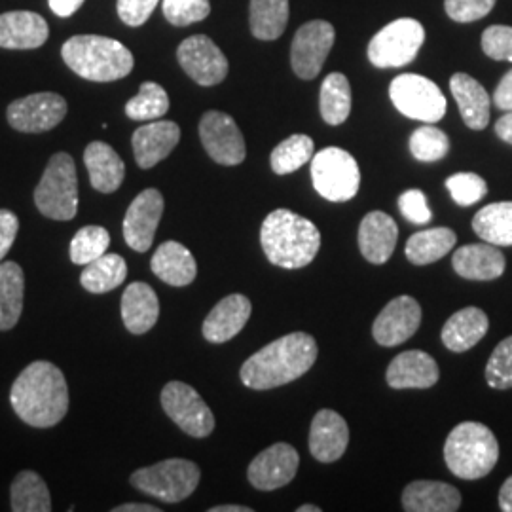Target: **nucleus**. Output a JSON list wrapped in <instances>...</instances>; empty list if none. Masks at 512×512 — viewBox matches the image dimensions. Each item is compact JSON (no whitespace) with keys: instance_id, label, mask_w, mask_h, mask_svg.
<instances>
[{"instance_id":"f257e3e1","label":"nucleus","mask_w":512,"mask_h":512,"mask_svg":"<svg viewBox=\"0 0 512 512\" xmlns=\"http://www.w3.org/2000/svg\"><path fill=\"white\" fill-rule=\"evenodd\" d=\"M10 403L19 420L31 427L48 429L69 412V385L57 366L48 361H35L16 378Z\"/></svg>"},{"instance_id":"f03ea898","label":"nucleus","mask_w":512,"mask_h":512,"mask_svg":"<svg viewBox=\"0 0 512 512\" xmlns=\"http://www.w3.org/2000/svg\"><path fill=\"white\" fill-rule=\"evenodd\" d=\"M317 353V342L311 334L293 332L281 336L243 363L241 382L256 391L291 384L315 365Z\"/></svg>"},{"instance_id":"7ed1b4c3","label":"nucleus","mask_w":512,"mask_h":512,"mask_svg":"<svg viewBox=\"0 0 512 512\" xmlns=\"http://www.w3.org/2000/svg\"><path fill=\"white\" fill-rule=\"evenodd\" d=\"M260 243L268 260L285 270H298L313 262L321 247L317 226L289 209H275L260 228Z\"/></svg>"},{"instance_id":"20e7f679","label":"nucleus","mask_w":512,"mask_h":512,"mask_svg":"<svg viewBox=\"0 0 512 512\" xmlns=\"http://www.w3.org/2000/svg\"><path fill=\"white\" fill-rule=\"evenodd\" d=\"M61 57L74 74L90 82L126 78L135 65L133 54L122 42L99 35L69 38L61 48Z\"/></svg>"},{"instance_id":"39448f33","label":"nucleus","mask_w":512,"mask_h":512,"mask_svg":"<svg viewBox=\"0 0 512 512\" xmlns=\"http://www.w3.org/2000/svg\"><path fill=\"white\" fill-rule=\"evenodd\" d=\"M499 444L490 427L478 421H463L452 429L444 444L448 469L463 480H478L494 471Z\"/></svg>"},{"instance_id":"423d86ee","label":"nucleus","mask_w":512,"mask_h":512,"mask_svg":"<svg viewBox=\"0 0 512 512\" xmlns=\"http://www.w3.org/2000/svg\"><path fill=\"white\" fill-rule=\"evenodd\" d=\"M37 209L48 219L73 220L78 213V179L73 156L57 152L35 188Z\"/></svg>"},{"instance_id":"0eeeda50","label":"nucleus","mask_w":512,"mask_h":512,"mask_svg":"<svg viewBox=\"0 0 512 512\" xmlns=\"http://www.w3.org/2000/svg\"><path fill=\"white\" fill-rule=\"evenodd\" d=\"M200 476V467L194 461L173 458L135 471L131 484L164 503H181L196 492Z\"/></svg>"},{"instance_id":"6e6552de","label":"nucleus","mask_w":512,"mask_h":512,"mask_svg":"<svg viewBox=\"0 0 512 512\" xmlns=\"http://www.w3.org/2000/svg\"><path fill=\"white\" fill-rule=\"evenodd\" d=\"M311 181L319 196L329 202H349L361 186L357 160L344 148H323L311 158Z\"/></svg>"},{"instance_id":"1a4fd4ad","label":"nucleus","mask_w":512,"mask_h":512,"mask_svg":"<svg viewBox=\"0 0 512 512\" xmlns=\"http://www.w3.org/2000/svg\"><path fill=\"white\" fill-rule=\"evenodd\" d=\"M425 40L418 19L401 18L385 25L368 44V59L378 69H397L412 63Z\"/></svg>"},{"instance_id":"9d476101","label":"nucleus","mask_w":512,"mask_h":512,"mask_svg":"<svg viewBox=\"0 0 512 512\" xmlns=\"http://www.w3.org/2000/svg\"><path fill=\"white\" fill-rule=\"evenodd\" d=\"M389 97L406 118L425 124L440 122L448 103L439 86L421 74H401L389 86Z\"/></svg>"},{"instance_id":"9b49d317","label":"nucleus","mask_w":512,"mask_h":512,"mask_svg":"<svg viewBox=\"0 0 512 512\" xmlns=\"http://www.w3.org/2000/svg\"><path fill=\"white\" fill-rule=\"evenodd\" d=\"M165 414L194 439H205L215 429V416L200 393L183 382H169L162 389Z\"/></svg>"},{"instance_id":"f8f14e48","label":"nucleus","mask_w":512,"mask_h":512,"mask_svg":"<svg viewBox=\"0 0 512 512\" xmlns=\"http://www.w3.org/2000/svg\"><path fill=\"white\" fill-rule=\"evenodd\" d=\"M67 109V101L59 93H33L10 103L6 116L8 124L16 131L44 133L63 122Z\"/></svg>"},{"instance_id":"ddd939ff","label":"nucleus","mask_w":512,"mask_h":512,"mask_svg":"<svg viewBox=\"0 0 512 512\" xmlns=\"http://www.w3.org/2000/svg\"><path fill=\"white\" fill-rule=\"evenodd\" d=\"M334 38V27L323 19L310 21L296 31L291 50V63L298 78L313 80L321 73L334 46Z\"/></svg>"},{"instance_id":"4468645a","label":"nucleus","mask_w":512,"mask_h":512,"mask_svg":"<svg viewBox=\"0 0 512 512\" xmlns=\"http://www.w3.org/2000/svg\"><path fill=\"white\" fill-rule=\"evenodd\" d=\"M200 139L213 162L220 165H239L247 156L245 139L236 120L219 110L205 112L200 120Z\"/></svg>"},{"instance_id":"2eb2a0df","label":"nucleus","mask_w":512,"mask_h":512,"mask_svg":"<svg viewBox=\"0 0 512 512\" xmlns=\"http://www.w3.org/2000/svg\"><path fill=\"white\" fill-rule=\"evenodd\" d=\"M177 59L196 84L217 86L228 76V59L219 46L205 35H194L181 42Z\"/></svg>"},{"instance_id":"dca6fc26","label":"nucleus","mask_w":512,"mask_h":512,"mask_svg":"<svg viewBox=\"0 0 512 512\" xmlns=\"http://www.w3.org/2000/svg\"><path fill=\"white\" fill-rule=\"evenodd\" d=\"M164 215V196L156 188L143 190L128 207L124 219V239L133 251L147 253L154 243L158 224Z\"/></svg>"},{"instance_id":"f3484780","label":"nucleus","mask_w":512,"mask_h":512,"mask_svg":"<svg viewBox=\"0 0 512 512\" xmlns=\"http://www.w3.org/2000/svg\"><path fill=\"white\" fill-rule=\"evenodd\" d=\"M300 465L298 452L287 442H275L260 452L247 469V478L256 490L272 492L291 484Z\"/></svg>"},{"instance_id":"a211bd4d","label":"nucleus","mask_w":512,"mask_h":512,"mask_svg":"<svg viewBox=\"0 0 512 512\" xmlns=\"http://www.w3.org/2000/svg\"><path fill=\"white\" fill-rule=\"evenodd\" d=\"M421 306L412 296L391 300L372 325L374 340L384 348L401 346L420 329Z\"/></svg>"},{"instance_id":"6ab92c4d","label":"nucleus","mask_w":512,"mask_h":512,"mask_svg":"<svg viewBox=\"0 0 512 512\" xmlns=\"http://www.w3.org/2000/svg\"><path fill=\"white\" fill-rule=\"evenodd\" d=\"M181 141V128L171 122H150L147 126L135 129L131 137L135 162L141 169H150L165 160Z\"/></svg>"},{"instance_id":"aec40b11","label":"nucleus","mask_w":512,"mask_h":512,"mask_svg":"<svg viewBox=\"0 0 512 512\" xmlns=\"http://www.w3.org/2000/svg\"><path fill=\"white\" fill-rule=\"evenodd\" d=\"M437 361L420 349L399 353L387 366L385 380L393 389H427L439 382Z\"/></svg>"},{"instance_id":"412c9836","label":"nucleus","mask_w":512,"mask_h":512,"mask_svg":"<svg viewBox=\"0 0 512 512\" xmlns=\"http://www.w3.org/2000/svg\"><path fill=\"white\" fill-rule=\"evenodd\" d=\"M349 429L346 420L334 410H319L311 421L310 452L321 463H334L348 450Z\"/></svg>"},{"instance_id":"4be33fe9","label":"nucleus","mask_w":512,"mask_h":512,"mask_svg":"<svg viewBox=\"0 0 512 512\" xmlns=\"http://www.w3.org/2000/svg\"><path fill=\"white\" fill-rule=\"evenodd\" d=\"M251 300L243 294H230L203 321V338L211 344H224L238 336L251 317Z\"/></svg>"},{"instance_id":"5701e85b","label":"nucleus","mask_w":512,"mask_h":512,"mask_svg":"<svg viewBox=\"0 0 512 512\" xmlns=\"http://www.w3.org/2000/svg\"><path fill=\"white\" fill-rule=\"evenodd\" d=\"M50 37L48 21L35 12L0 14V48L6 50H37Z\"/></svg>"},{"instance_id":"b1692460","label":"nucleus","mask_w":512,"mask_h":512,"mask_svg":"<svg viewBox=\"0 0 512 512\" xmlns=\"http://www.w3.org/2000/svg\"><path fill=\"white\" fill-rule=\"evenodd\" d=\"M452 266L463 279L494 281L505 274V255L492 243H469L459 247L452 256Z\"/></svg>"},{"instance_id":"393cba45","label":"nucleus","mask_w":512,"mask_h":512,"mask_svg":"<svg viewBox=\"0 0 512 512\" xmlns=\"http://www.w3.org/2000/svg\"><path fill=\"white\" fill-rule=\"evenodd\" d=\"M397 239H399L397 222L387 213L372 211L361 220L359 249L368 262L385 264L397 247Z\"/></svg>"},{"instance_id":"a878e982","label":"nucleus","mask_w":512,"mask_h":512,"mask_svg":"<svg viewBox=\"0 0 512 512\" xmlns=\"http://www.w3.org/2000/svg\"><path fill=\"white\" fill-rule=\"evenodd\" d=\"M461 507L458 488L446 482L416 480L403 492V509L408 512H456Z\"/></svg>"},{"instance_id":"bb28decb","label":"nucleus","mask_w":512,"mask_h":512,"mask_svg":"<svg viewBox=\"0 0 512 512\" xmlns=\"http://www.w3.org/2000/svg\"><path fill=\"white\" fill-rule=\"evenodd\" d=\"M450 92L467 128L480 131L490 124V95L478 80L469 74L456 73L450 78Z\"/></svg>"},{"instance_id":"cd10ccee","label":"nucleus","mask_w":512,"mask_h":512,"mask_svg":"<svg viewBox=\"0 0 512 512\" xmlns=\"http://www.w3.org/2000/svg\"><path fill=\"white\" fill-rule=\"evenodd\" d=\"M150 268L156 277L171 287H186L198 275L194 255L177 241H165L150 260Z\"/></svg>"},{"instance_id":"c85d7f7f","label":"nucleus","mask_w":512,"mask_h":512,"mask_svg":"<svg viewBox=\"0 0 512 512\" xmlns=\"http://www.w3.org/2000/svg\"><path fill=\"white\" fill-rule=\"evenodd\" d=\"M490 321L488 315L480 308H463L456 311L442 329V344L454 353H465L475 348L476 344L488 334Z\"/></svg>"},{"instance_id":"c756f323","label":"nucleus","mask_w":512,"mask_h":512,"mask_svg":"<svg viewBox=\"0 0 512 512\" xmlns=\"http://www.w3.org/2000/svg\"><path fill=\"white\" fill-rule=\"evenodd\" d=\"M84 164L90 173V183L97 192L112 194L124 183L126 165L118 152L107 143H90L84 152Z\"/></svg>"},{"instance_id":"7c9ffc66","label":"nucleus","mask_w":512,"mask_h":512,"mask_svg":"<svg viewBox=\"0 0 512 512\" xmlns=\"http://www.w3.org/2000/svg\"><path fill=\"white\" fill-rule=\"evenodd\" d=\"M160 300L147 283H131L122 296V319L131 334H145L158 323Z\"/></svg>"},{"instance_id":"2f4dec72","label":"nucleus","mask_w":512,"mask_h":512,"mask_svg":"<svg viewBox=\"0 0 512 512\" xmlns=\"http://www.w3.org/2000/svg\"><path fill=\"white\" fill-rule=\"evenodd\" d=\"M25 275L18 262H0V330L14 329L23 311Z\"/></svg>"},{"instance_id":"473e14b6","label":"nucleus","mask_w":512,"mask_h":512,"mask_svg":"<svg viewBox=\"0 0 512 512\" xmlns=\"http://www.w3.org/2000/svg\"><path fill=\"white\" fill-rule=\"evenodd\" d=\"M456 234L450 228H429L414 234L406 241V258L416 264L425 266L440 260L456 247Z\"/></svg>"},{"instance_id":"72a5a7b5","label":"nucleus","mask_w":512,"mask_h":512,"mask_svg":"<svg viewBox=\"0 0 512 512\" xmlns=\"http://www.w3.org/2000/svg\"><path fill=\"white\" fill-rule=\"evenodd\" d=\"M476 236L497 247H512V202L490 203L473 219Z\"/></svg>"},{"instance_id":"f704fd0d","label":"nucleus","mask_w":512,"mask_h":512,"mask_svg":"<svg viewBox=\"0 0 512 512\" xmlns=\"http://www.w3.org/2000/svg\"><path fill=\"white\" fill-rule=\"evenodd\" d=\"M128 277V264L120 255H103L86 264L80 275L82 287L93 294H105L118 289Z\"/></svg>"},{"instance_id":"c9c22d12","label":"nucleus","mask_w":512,"mask_h":512,"mask_svg":"<svg viewBox=\"0 0 512 512\" xmlns=\"http://www.w3.org/2000/svg\"><path fill=\"white\" fill-rule=\"evenodd\" d=\"M251 33L258 40H277L289 23V0H251Z\"/></svg>"},{"instance_id":"e433bc0d","label":"nucleus","mask_w":512,"mask_h":512,"mask_svg":"<svg viewBox=\"0 0 512 512\" xmlns=\"http://www.w3.org/2000/svg\"><path fill=\"white\" fill-rule=\"evenodd\" d=\"M351 86L346 74L330 73L319 92L321 116L329 126H340L348 120L351 112Z\"/></svg>"},{"instance_id":"4c0bfd02","label":"nucleus","mask_w":512,"mask_h":512,"mask_svg":"<svg viewBox=\"0 0 512 512\" xmlns=\"http://www.w3.org/2000/svg\"><path fill=\"white\" fill-rule=\"evenodd\" d=\"M10 495L14 512L52 511L50 490L35 471H21L12 484Z\"/></svg>"},{"instance_id":"58836bf2","label":"nucleus","mask_w":512,"mask_h":512,"mask_svg":"<svg viewBox=\"0 0 512 512\" xmlns=\"http://www.w3.org/2000/svg\"><path fill=\"white\" fill-rule=\"evenodd\" d=\"M169 95L156 82H143L139 93L126 103V116L135 122H152L167 114Z\"/></svg>"},{"instance_id":"ea45409f","label":"nucleus","mask_w":512,"mask_h":512,"mask_svg":"<svg viewBox=\"0 0 512 512\" xmlns=\"http://www.w3.org/2000/svg\"><path fill=\"white\" fill-rule=\"evenodd\" d=\"M315 145L308 135H291L281 141L272 152L270 164L277 175H289L313 158Z\"/></svg>"},{"instance_id":"a19ab883","label":"nucleus","mask_w":512,"mask_h":512,"mask_svg":"<svg viewBox=\"0 0 512 512\" xmlns=\"http://www.w3.org/2000/svg\"><path fill=\"white\" fill-rule=\"evenodd\" d=\"M110 245L109 232L103 226H84L71 241V260L78 266H86L93 260L107 255Z\"/></svg>"},{"instance_id":"79ce46f5","label":"nucleus","mask_w":512,"mask_h":512,"mask_svg":"<svg viewBox=\"0 0 512 512\" xmlns=\"http://www.w3.org/2000/svg\"><path fill=\"white\" fill-rule=\"evenodd\" d=\"M450 150V139L442 129L421 126L410 137V152L416 160L431 164L439 162Z\"/></svg>"},{"instance_id":"37998d69","label":"nucleus","mask_w":512,"mask_h":512,"mask_svg":"<svg viewBox=\"0 0 512 512\" xmlns=\"http://www.w3.org/2000/svg\"><path fill=\"white\" fill-rule=\"evenodd\" d=\"M164 16L175 27H188L211 14L209 0H162Z\"/></svg>"},{"instance_id":"c03bdc74","label":"nucleus","mask_w":512,"mask_h":512,"mask_svg":"<svg viewBox=\"0 0 512 512\" xmlns=\"http://www.w3.org/2000/svg\"><path fill=\"white\" fill-rule=\"evenodd\" d=\"M486 382L499 391L512 389V336L499 342L494 349L486 365Z\"/></svg>"},{"instance_id":"a18cd8bd","label":"nucleus","mask_w":512,"mask_h":512,"mask_svg":"<svg viewBox=\"0 0 512 512\" xmlns=\"http://www.w3.org/2000/svg\"><path fill=\"white\" fill-rule=\"evenodd\" d=\"M446 188L461 207L475 205L488 194V184L476 173H456L446 179Z\"/></svg>"},{"instance_id":"49530a36","label":"nucleus","mask_w":512,"mask_h":512,"mask_svg":"<svg viewBox=\"0 0 512 512\" xmlns=\"http://www.w3.org/2000/svg\"><path fill=\"white\" fill-rule=\"evenodd\" d=\"M482 50L494 61H511L512 63V27L509 25H492L482 35Z\"/></svg>"},{"instance_id":"de8ad7c7","label":"nucleus","mask_w":512,"mask_h":512,"mask_svg":"<svg viewBox=\"0 0 512 512\" xmlns=\"http://www.w3.org/2000/svg\"><path fill=\"white\" fill-rule=\"evenodd\" d=\"M495 0H444L450 19L458 23H471L488 16L494 10Z\"/></svg>"},{"instance_id":"09e8293b","label":"nucleus","mask_w":512,"mask_h":512,"mask_svg":"<svg viewBox=\"0 0 512 512\" xmlns=\"http://www.w3.org/2000/svg\"><path fill=\"white\" fill-rule=\"evenodd\" d=\"M399 209L403 213L406 220H410L412 224H429L431 222V209L427 205V196L418 190H406L399 196Z\"/></svg>"},{"instance_id":"8fccbe9b","label":"nucleus","mask_w":512,"mask_h":512,"mask_svg":"<svg viewBox=\"0 0 512 512\" xmlns=\"http://www.w3.org/2000/svg\"><path fill=\"white\" fill-rule=\"evenodd\" d=\"M160 0H118V16L129 27H141L147 23Z\"/></svg>"},{"instance_id":"3c124183","label":"nucleus","mask_w":512,"mask_h":512,"mask_svg":"<svg viewBox=\"0 0 512 512\" xmlns=\"http://www.w3.org/2000/svg\"><path fill=\"white\" fill-rule=\"evenodd\" d=\"M19 220L10 209H0V262L18 238Z\"/></svg>"},{"instance_id":"603ef678","label":"nucleus","mask_w":512,"mask_h":512,"mask_svg":"<svg viewBox=\"0 0 512 512\" xmlns=\"http://www.w3.org/2000/svg\"><path fill=\"white\" fill-rule=\"evenodd\" d=\"M495 107L499 110H512V69L505 74L494 92Z\"/></svg>"},{"instance_id":"864d4df0","label":"nucleus","mask_w":512,"mask_h":512,"mask_svg":"<svg viewBox=\"0 0 512 512\" xmlns=\"http://www.w3.org/2000/svg\"><path fill=\"white\" fill-rule=\"evenodd\" d=\"M50 10L59 18H69L84 4V0H48Z\"/></svg>"},{"instance_id":"5fc2aeb1","label":"nucleus","mask_w":512,"mask_h":512,"mask_svg":"<svg viewBox=\"0 0 512 512\" xmlns=\"http://www.w3.org/2000/svg\"><path fill=\"white\" fill-rule=\"evenodd\" d=\"M495 133L501 141L512 145V110L495 122Z\"/></svg>"},{"instance_id":"6e6d98bb","label":"nucleus","mask_w":512,"mask_h":512,"mask_svg":"<svg viewBox=\"0 0 512 512\" xmlns=\"http://www.w3.org/2000/svg\"><path fill=\"white\" fill-rule=\"evenodd\" d=\"M499 507L501 511L512 512V475L505 480L499 490Z\"/></svg>"},{"instance_id":"4d7b16f0","label":"nucleus","mask_w":512,"mask_h":512,"mask_svg":"<svg viewBox=\"0 0 512 512\" xmlns=\"http://www.w3.org/2000/svg\"><path fill=\"white\" fill-rule=\"evenodd\" d=\"M160 507L147 505V503H124L120 507H114L112 512H160Z\"/></svg>"},{"instance_id":"13d9d810","label":"nucleus","mask_w":512,"mask_h":512,"mask_svg":"<svg viewBox=\"0 0 512 512\" xmlns=\"http://www.w3.org/2000/svg\"><path fill=\"white\" fill-rule=\"evenodd\" d=\"M209 512H253V509L243 507V505H219V507L209 509Z\"/></svg>"},{"instance_id":"bf43d9fd","label":"nucleus","mask_w":512,"mask_h":512,"mask_svg":"<svg viewBox=\"0 0 512 512\" xmlns=\"http://www.w3.org/2000/svg\"><path fill=\"white\" fill-rule=\"evenodd\" d=\"M296 512H321L319 507H315V505H302V507H298Z\"/></svg>"}]
</instances>
